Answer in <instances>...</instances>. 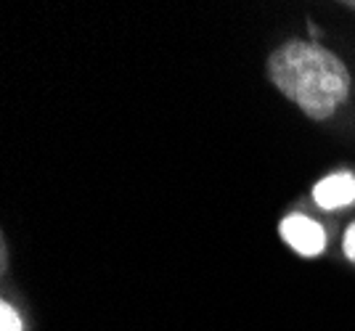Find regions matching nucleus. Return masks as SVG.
Segmentation results:
<instances>
[{
  "label": "nucleus",
  "instance_id": "7ed1b4c3",
  "mask_svg": "<svg viewBox=\"0 0 355 331\" xmlns=\"http://www.w3.org/2000/svg\"><path fill=\"white\" fill-rule=\"evenodd\" d=\"M313 199L321 210H340L350 207L355 202V175L350 172H337V175H326L324 181L313 186Z\"/></svg>",
  "mask_w": 355,
  "mask_h": 331
},
{
  "label": "nucleus",
  "instance_id": "f257e3e1",
  "mask_svg": "<svg viewBox=\"0 0 355 331\" xmlns=\"http://www.w3.org/2000/svg\"><path fill=\"white\" fill-rule=\"evenodd\" d=\"M266 72L284 98L295 101L313 122L329 120L347 101L353 82L337 53L297 37L270 51Z\"/></svg>",
  "mask_w": 355,
  "mask_h": 331
},
{
  "label": "nucleus",
  "instance_id": "39448f33",
  "mask_svg": "<svg viewBox=\"0 0 355 331\" xmlns=\"http://www.w3.org/2000/svg\"><path fill=\"white\" fill-rule=\"evenodd\" d=\"M345 255L355 262V223L347 228V233H345Z\"/></svg>",
  "mask_w": 355,
  "mask_h": 331
},
{
  "label": "nucleus",
  "instance_id": "f03ea898",
  "mask_svg": "<svg viewBox=\"0 0 355 331\" xmlns=\"http://www.w3.org/2000/svg\"><path fill=\"white\" fill-rule=\"evenodd\" d=\"M279 233L286 241V247L302 257H318L326 249V231L321 223L305 215H286L279 226Z\"/></svg>",
  "mask_w": 355,
  "mask_h": 331
},
{
  "label": "nucleus",
  "instance_id": "20e7f679",
  "mask_svg": "<svg viewBox=\"0 0 355 331\" xmlns=\"http://www.w3.org/2000/svg\"><path fill=\"white\" fill-rule=\"evenodd\" d=\"M0 326H3L0 331H21V318L14 310V305H8V302L0 305Z\"/></svg>",
  "mask_w": 355,
  "mask_h": 331
},
{
  "label": "nucleus",
  "instance_id": "423d86ee",
  "mask_svg": "<svg viewBox=\"0 0 355 331\" xmlns=\"http://www.w3.org/2000/svg\"><path fill=\"white\" fill-rule=\"evenodd\" d=\"M345 6H347V8H353V11H355V0H350V3H345Z\"/></svg>",
  "mask_w": 355,
  "mask_h": 331
}]
</instances>
